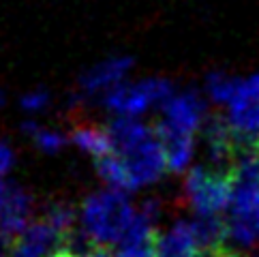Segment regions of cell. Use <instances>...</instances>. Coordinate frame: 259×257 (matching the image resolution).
<instances>
[{"label":"cell","instance_id":"obj_1","mask_svg":"<svg viewBox=\"0 0 259 257\" xmlns=\"http://www.w3.org/2000/svg\"><path fill=\"white\" fill-rule=\"evenodd\" d=\"M137 210H133L120 191H101L90 195L81 206V227L84 236L97 246H109L122 242L124 234L135 221Z\"/></svg>","mask_w":259,"mask_h":257},{"label":"cell","instance_id":"obj_2","mask_svg":"<svg viewBox=\"0 0 259 257\" xmlns=\"http://www.w3.org/2000/svg\"><path fill=\"white\" fill-rule=\"evenodd\" d=\"M184 193L199 217H217L231 204L234 172L219 167H193L184 178Z\"/></svg>","mask_w":259,"mask_h":257},{"label":"cell","instance_id":"obj_3","mask_svg":"<svg viewBox=\"0 0 259 257\" xmlns=\"http://www.w3.org/2000/svg\"><path fill=\"white\" fill-rule=\"evenodd\" d=\"M174 97L171 81L152 77L142 79L137 84H120L105 93V105L107 109L116 112L120 118H137L152 105H165Z\"/></svg>","mask_w":259,"mask_h":257},{"label":"cell","instance_id":"obj_4","mask_svg":"<svg viewBox=\"0 0 259 257\" xmlns=\"http://www.w3.org/2000/svg\"><path fill=\"white\" fill-rule=\"evenodd\" d=\"M116 157L124 165V172L128 176V191L152 185L167 169L165 152L161 148V142L156 140V133L148 137L146 142L137 144L135 148L116 154Z\"/></svg>","mask_w":259,"mask_h":257},{"label":"cell","instance_id":"obj_5","mask_svg":"<svg viewBox=\"0 0 259 257\" xmlns=\"http://www.w3.org/2000/svg\"><path fill=\"white\" fill-rule=\"evenodd\" d=\"M32 197L22 187L7 185L0 191V234L13 244L30 225Z\"/></svg>","mask_w":259,"mask_h":257},{"label":"cell","instance_id":"obj_6","mask_svg":"<svg viewBox=\"0 0 259 257\" xmlns=\"http://www.w3.org/2000/svg\"><path fill=\"white\" fill-rule=\"evenodd\" d=\"M206 103L201 101L197 93H182V95H174L167 103L163 105V122H167L169 126L178 128V131L195 135V131L206 124Z\"/></svg>","mask_w":259,"mask_h":257},{"label":"cell","instance_id":"obj_7","mask_svg":"<svg viewBox=\"0 0 259 257\" xmlns=\"http://www.w3.org/2000/svg\"><path fill=\"white\" fill-rule=\"evenodd\" d=\"M133 67V58L128 56H114L107 58L103 62H99L97 67H92L90 71H86L79 79V90L84 97L103 93V90H112L116 86L122 84V79Z\"/></svg>","mask_w":259,"mask_h":257},{"label":"cell","instance_id":"obj_8","mask_svg":"<svg viewBox=\"0 0 259 257\" xmlns=\"http://www.w3.org/2000/svg\"><path fill=\"white\" fill-rule=\"evenodd\" d=\"M156 140L161 142V148L165 152V161H167V169L182 172L189 165L193 157V135L178 131V128L169 126L167 122L156 120L154 122Z\"/></svg>","mask_w":259,"mask_h":257},{"label":"cell","instance_id":"obj_9","mask_svg":"<svg viewBox=\"0 0 259 257\" xmlns=\"http://www.w3.org/2000/svg\"><path fill=\"white\" fill-rule=\"evenodd\" d=\"M229 122L240 133L259 137V93L248 79L240 84L238 95L229 103Z\"/></svg>","mask_w":259,"mask_h":257},{"label":"cell","instance_id":"obj_10","mask_svg":"<svg viewBox=\"0 0 259 257\" xmlns=\"http://www.w3.org/2000/svg\"><path fill=\"white\" fill-rule=\"evenodd\" d=\"M201 251L193 225L178 221L165 234L156 236V257H195Z\"/></svg>","mask_w":259,"mask_h":257},{"label":"cell","instance_id":"obj_11","mask_svg":"<svg viewBox=\"0 0 259 257\" xmlns=\"http://www.w3.org/2000/svg\"><path fill=\"white\" fill-rule=\"evenodd\" d=\"M69 140L77 146L81 152H88L97 159H103L107 154H112V142L107 135V126L90 124V122H79L73 126V131L69 133Z\"/></svg>","mask_w":259,"mask_h":257},{"label":"cell","instance_id":"obj_12","mask_svg":"<svg viewBox=\"0 0 259 257\" xmlns=\"http://www.w3.org/2000/svg\"><path fill=\"white\" fill-rule=\"evenodd\" d=\"M41 219L56 229V232L64 238V242H69V238L75 234L77 212H75V208H73V204H69V201H52V204L45 206Z\"/></svg>","mask_w":259,"mask_h":257},{"label":"cell","instance_id":"obj_13","mask_svg":"<svg viewBox=\"0 0 259 257\" xmlns=\"http://www.w3.org/2000/svg\"><path fill=\"white\" fill-rule=\"evenodd\" d=\"M22 131L28 135V137H32V142L36 144V148L43 150V152H48V154H56L58 150L64 148V144L69 142L60 131L45 128V126L36 124V122H24L22 124Z\"/></svg>","mask_w":259,"mask_h":257},{"label":"cell","instance_id":"obj_14","mask_svg":"<svg viewBox=\"0 0 259 257\" xmlns=\"http://www.w3.org/2000/svg\"><path fill=\"white\" fill-rule=\"evenodd\" d=\"M240 84H242V79H236V77H229L227 73H210L208 75V95L212 101H217V103H231L234 97L238 95L240 90Z\"/></svg>","mask_w":259,"mask_h":257},{"label":"cell","instance_id":"obj_15","mask_svg":"<svg viewBox=\"0 0 259 257\" xmlns=\"http://www.w3.org/2000/svg\"><path fill=\"white\" fill-rule=\"evenodd\" d=\"M50 103V95L45 90H32V93L22 97V107L26 112H39Z\"/></svg>","mask_w":259,"mask_h":257},{"label":"cell","instance_id":"obj_16","mask_svg":"<svg viewBox=\"0 0 259 257\" xmlns=\"http://www.w3.org/2000/svg\"><path fill=\"white\" fill-rule=\"evenodd\" d=\"M195 257H246V255H240L234 249H227V246H212V249H201Z\"/></svg>","mask_w":259,"mask_h":257},{"label":"cell","instance_id":"obj_17","mask_svg":"<svg viewBox=\"0 0 259 257\" xmlns=\"http://www.w3.org/2000/svg\"><path fill=\"white\" fill-rule=\"evenodd\" d=\"M11 165H13V150L0 142V180H5V174L11 169Z\"/></svg>","mask_w":259,"mask_h":257},{"label":"cell","instance_id":"obj_18","mask_svg":"<svg viewBox=\"0 0 259 257\" xmlns=\"http://www.w3.org/2000/svg\"><path fill=\"white\" fill-rule=\"evenodd\" d=\"M79 257H114L112 251L107 249V246H92L90 251H86L84 255H79Z\"/></svg>","mask_w":259,"mask_h":257},{"label":"cell","instance_id":"obj_19","mask_svg":"<svg viewBox=\"0 0 259 257\" xmlns=\"http://www.w3.org/2000/svg\"><path fill=\"white\" fill-rule=\"evenodd\" d=\"M48 257H79L77 253H73L71 249H67V246H62V249H58V251H54L52 255H48Z\"/></svg>","mask_w":259,"mask_h":257},{"label":"cell","instance_id":"obj_20","mask_svg":"<svg viewBox=\"0 0 259 257\" xmlns=\"http://www.w3.org/2000/svg\"><path fill=\"white\" fill-rule=\"evenodd\" d=\"M11 246V242L7 240V238H3V234H0V249H9Z\"/></svg>","mask_w":259,"mask_h":257},{"label":"cell","instance_id":"obj_21","mask_svg":"<svg viewBox=\"0 0 259 257\" xmlns=\"http://www.w3.org/2000/svg\"><path fill=\"white\" fill-rule=\"evenodd\" d=\"M248 81H251V86L257 90V93H259V75H255V77H251V79H248Z\"/></svg>","mask_w":259,"mask_h":257},{"label":"cell","instance_id":"obj_22","mask_svg":"<svg viewBox=\"0 0 259 257\" xmlns=\"http://www.w3.org/2000/svg\"><path fill=\"white\" fill-rule=\"evenodd\" d=\"M5 103V101H3V95H0V105H3Z\"/></svg>","mask_w":259,"mask_h":257}]
</instances>
